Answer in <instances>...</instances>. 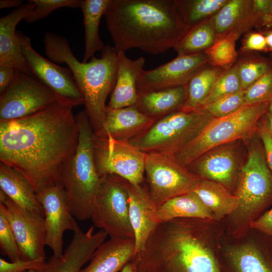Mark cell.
Masks as SVG:
<instances>
[{
    "mask_svg": "<svg viewBox=\"0 0 272 272\" xmlns=\"http://www.w3.org/2000/svg\"><path fill=\"white\" fill-rule=\"evenodd\" d=\"M73 108L58 102L25 117L0 120V161L23 175L36 193L60 183L75 153L79 126Z\"/></svg>",
    "mask_w": 272,
    "mask_h": 272,
    "instance_id": "obj_1",
    "label": "cell"
},
{
    "mask_svg": "<svg viewBox=\"0 0 272 272\" xmlns=\"http://www.w3.org/2000/svg\"><path fill=\"white\" fill-rule=\"evenodd\" d=\"M221 222L179 218L161 222L130 261L138 272H222Z\"/></svg>",
    "mask_w": 272,
    "mask_h": 272,
    "instance_id": "obj_2",
    "label": "cell"
},
{
    "mask_svg": "<svg viewBox=\"0 0 272 272\" xmlns=\"http://www.w3.org/2000/svg\"><path fill=\"white\" fill-rule=\"evenodd\" d=\"M117 52L152 54L174 48L189 29L176 0H111L104 15Z\"/></svg>",
    "mask_w": 272,
    "mask_h": 272,
    "instance_id": "obj_3",
    "label": "cell"
},
{
    "mask_svg": "<svg viewBox=\"0 0 272 272\" xmlns=\"http://www.w3.org/2000/svg\"><path fill=\"white\" fill-rule=\"evenodd\" d=\"M45 53L55 63H65L84 99L85 111L94 133L104 124L106 101L114 87L117 72V52L113 46L105 45L100 58L81 62L74 54L67 39L48 32L44 37Z\"/></svg>",
    "mask_w": 272,
    "mask_h": 272,
    "instance_id": "obj_4",
    "label": "cell"
},
{
    "mask_svg": "<svg viewBox=\"0 0 272 272\" xmlns=\"http://www.w3.org/2000/svg\"><path fill=\"white\" fill-rule=\"evenodd\" d=\"M234 194L238 198V206L221 222L228 235L239 238L247 233L253 222L272 207V173L259 138L249 148Z\"/></svg>",
    "mask_w": 272,
    "mask_h": 272,
    "instance_id": "obj_5",
    "label": "cell"
},
{
    "mask_svg": "<svg viewBox=\"0 0 272 272\" xmlns=\"http://www.w3.org/2000/svg\"><path fill=\"white\" fill-rule=\"evenodd\" d=\"M79 126L75 153L60 178L71 212L77 219H91L99 189L101 178L94 159L93 131L85 110L76 115Z\"/></svg>",
    "mask_w": 272,
    "mask_h": 272,
    "instance_id": "obj_6",
    "label": "cell"
},
{
    "mask_svg": "<svg viewBox=\"0 0 272 272\" xmlns=\"http://www.w3.org/2000/svg\"><path fill=\"white\" fill-rule=\"evenodd\" d=\"M268 102L244 105L234 113L214 118L190 143L174 155L186 167L208 151L257 134L258 124L268 110Z\"/></svg>",
    "mask_w": 272,
    "mask_h": 272,
    "instance_id": "obj_7",
    "label": "cell"
},
{
    "mask_svg": "<svg viewBox=\"0 0 272 272\" xmlns=\"http://www.w3.org/2000/svg\"><path fill=\"white\" fill-rule=\"evenodd\" d=\"M213 117L202 107L177 111L157 119L146 131L128 142L147 154L174 156L194 140Z\"/></svg>",
    "mask_w": 272,
    "mask_h": 272,
    "instance_id": "obj_8",
    "label": "cell"
},
{
    "mask_svg": "<svg viewBox=\"0 0 272 272\" xmlns=\"http://www.w3.org/2000/svg\"><path fill=\"white\" fill-rule=\"evenodd\" d=\"M94 226L110 238L134 239L129 215L127 181L109 174L101 182L91 217Z\"/></svg>",
    "mask_w": 272,
    "mask_h": 272,
    "instance_id": "obj_9",
    "label": "cell"
},
{
    "mask_svg": "<svg viewBox=\"0 0 272 272\" xmlns=\"http://www.w3.org/2000/svg\"><path fill=\"white\" fill-rule=\"evenodd\" d=\"M219 260L222 272H272V239L253 229L239 238L225 233Z\"/></svg>",
    "mask_w": 272,
    "mask_h": 272,
    "instance_id": "obj_10",
    "label": "cell"
},
{
    "mask_svg": "<svg viewBox=\"0 0 272 272\" xmlns=\"http://www.w3.org/2000/svg\"><path fill=\"white\" fill-rule=\"evenodd\" d=\"M145 176L149 194L157 207L169 199L193 191L201 180L173 156L157 153L147 154Z\"/></svg>",
    "mask_w": 272,
    "mask_h": 272,
    "instance_id": "obj_11",
    "label": "cell"
},
{
    "mask_svg": "<svg viewBox=\"0 0 272 272\" xmlns=\"http://www.w3.org/2000/svg\"><path fill=\"white\" fill-rule=\"evenodd\" d=\"M93 148L96 168L100 178L114 174L133 184L144 183L147 153L128 141L94 134Z\"/></svg>",
    "mask_w": 272,
    "mask_h": 272,
    "instance_id": "obj_12",
    "label": "cell"
},
{
    "mask_svg": "<svg viewBox=\"0 0 272 272\" xmlns=\"http://www.w3.org/2000/svg\"><path fill=\"white\" fill-rule=\"evenodd\" d=\"M0 94L1 121L25 117L58 102L64 104L38 79L19 71Z\"/></svg>",
    "mask_w": 272,
    "mask_h": 272,
    "instance_id": "obj_13",
    "label": "cell"
},
{
    "mask_svg": "<svg viewBox=\"0 0 272 272\" xmlns=\"http://www.w3.org/2000/svg\"><path fill=\"white\" fill-rule=\"evenodd\" d=\"M0 208L12 227L22 259L45 261L44 216L21 207L1 190Z\"/></svg>",
    "mask_w": 272,
    "mask_h": 272,
    "instance_id": "obj_14",
    "label": "cell"
},
{
    "mask_svg": "<svg viewBox=\"0 0 272 272\" xmlns=\"http://www.w3.org/2000/svg\"><path fill=\"white\" fill-rule=\"evenodd\" d=\"M21 51L32 75L53 91L64 104L73 107L85 104L84 97L69 68L60 66L37 53L30 38L17 31Z\"/></svg>",
    "mask_w": 272,
    "mask_h": 272,
    "instance_id": "obj_15",
    "label": "cell"
},
{
    "mask_svg": "<svg viewBox=\"0 0 272 272\" xmlns=\"http://www.w3.org/2000/svg\"><path fill=\"white\" fill-rule=\"evenodd\" d=\"M36 194L44 211L45 245L51 249L53 255L60 256L63 253L64 232L73 231L78 225L71 212L64 188L58 183Z\"/></svg>",
    "mask_w": 272,
    "mask_h": 272,
    "instance_id": "obj_16",
    "label": "cell"
},
{
    "mask_svg": "<svg viewBox=\"0 0 272 272\" xmlns=\"http://www.w3.org/2000/svg\"><path fill=\"white\" fill-rule=\"evenodd\" d=\"M208 63L205 52L177 55L157 67L143 70L137 82L138 94L186 85L191 78Z\"/></svg>",
    "mask_w": 272,
    "mask_h": 272,
    "instance_id": "obj_17",
    "label": "cell"
},
{
    "mask_svg": "<svg viewBox=\"0 0 272 272\" xmlns=\"http://www.w3.org/2000/svg\"><path fill=\"white\" fill-rule=\"evenodd\" d=\"M233 144L208 151L186 167L201 179L219 183L234 193L241 168L238 153Z\"/></svg>",
    "mask_w": 272,
    "mask_h": 272,
    "instance_id": "obj_18",
    "label": "cell"
},
{
    "mask_svg": "<svg viewBox=\"0 0 272 272\" xmlns=\"http://www.w3.org/2000/svg\"><path fill=\"white\" fill-rule=\"evenodd\" d=\"M94 227L91 226L84 232L78 225L73 231L71 242L62 254L60 256L52 255L46 261L41 271L80 272L107 236L102 230L94 233Z\"/></svg>",
    "mask_w": 272,
    "mask_h": 272,
    "instance_id": "obj_19",
    "label": "cell"
},
{
    "mask_svg": "<svg viewBox=\"0 0 272 272\" xmlns=\"http://www.w3.org/2000/svg\"><path fill=\"white\" fill-rule=\"evenodd\" d=\"M127 181L129 215L135 241V254L145 246L148 239L161 223L157 206L152 200L146 184Z\"/></svg>",
    "mask_w": 272,
    "mask_h": 272,
    "instance_id": "obj_20",
    "label": "cell"
},
{
    "mask_svg": "<svg viewBox=\"0 0 272 272\" xmlns=\"http://www.w3.org/2000/svg\"><path fill=\"white\" fill-rule=\"evenodd\" d=\"M34 6L32 0H29L0 18V66L11 67L31 76L33 75L21 51L16 28Z\"/></svg>",
    "mask_w": 272,
    "mask_h": 272,
    "instance_id": "obj_21",
    "label": "cell"
},
{
    "mask_svg": "<svg viewBox=\"0 0 272 272\" xmlns=\"http://www.w3.org/2000/svg\"><path fill=\"white\" fill-rule=\"evenodd\" d=\"M157 119L140 111L135 106L119 109L106 106L105 122L99 137L129 141L149 128Z\"/></svg>",
    "mask_w": 272,
    "mask_h": 272,
    "instance_id": "obj_22",
    "label": "cell"
},
{
    "mask_svg": "<svg viewBox=\"0 0 272 272\" xmlns=\"http://www.w3.org/2000/svg\"><path fill=\"white\" fill-rule=\"evenodd\" d=\"M145 63L142 56L132 60L124 52H117L116 82L107 105L108 108L119 109L137 104L139 98L137 84Z\"/></svg>",
    "mask_w": 272,
    "mask_h": 272,
    "instance_id": "obj_23",
    "label": "cell"
},
{
    "mask_svg": "<svg viewBox=\"0 0 272 272\" xmlns=\"http://www.w3.org/2000/svg\"><path fill=\"white\" fill-rule=\"evenodd\" d=\"M134 255V239L110 238L98 247L80 272H120Z\"/></svg>",
    "mask_w": 272,
    "mask_h": 272,
    "instance_id": "obj_24",
    "label": "cell"
},
{
    "mask_svg": "<svg viewBox=\"0 0 272 272\" xmlns=\"http://www.w3.org/2000/svg\"><path fill=\"white\" fill-rule=\"evenodd\" d=\"M253 0H228L213 17L217 36L233 33L240 37L255 27Z\"/></svg>",
    "mask_w": 272,
    "mask_h": 272,
    "instance_id": "obj_25",
    "label": "cell"
},
{
    "mask_svg": "<svg viewBox=\"0 0 272 272\" xmlns=\"http://www.w3.org/2000/svg\"><path fill=\"white\" fill-rule=\"evenodd\" d=\"M187 97V85L143 93L135 106L143 113L158 119L181 110Z\"/></svg>",
    "mask_w": 272,
    "mask_h": 272,
    "instance_id": "obj_26",
    "label": "cell"
},
{
    "mask_svg": "<svg viewBox=\"0 0 272 272\" xmlns=\"http://www.w3.org/2000/svg\"><path fill=\"white\" fill-rule=\"evenodd\" d=\"M1 189L21 207L44 216L42 205L28 180L20 172L0 163Z\"/></svg>",
    "mask_w": 272,
    "mask_h": 272,
    "instance_id": "obj_27",
    "label": "cell"
},
{
    "mask_svg": "<svg viewBox=\"0 0 272 272\" xmlns=\"http://www.w3.org/2000/svg\"><path fill=\"white\" fill-rule=\"evenodd\" d=\"M193 191L211 213L213 219L221 222L238 207V197L222 184L201 179Z\"/></svg>",
    "mask_w": 272,
    "mask_h": 272,
    "instance_id": "obj_28",
    "label": "cell"
},
{
    "mask_svg": "<svg viewBox=\"0 0 272 272\" xmlns=\"http://www.w3.org/2000/svg\"><path fill=\"white\" fill-rule=\"evenodd\" d=\"M111 0H82L81 8L85 28V52L83 62H86L102 50L104 44L99 36L100 21Z\"/></svg>",
    "mask_w": 272,
    "mask_h": 272,
    "instance_id": "obj_29",
    "label": "cell"
},
{
    "mask_svg": "<svg viewBox=\"0 0 272 272\" xmlns=\"http://www.w3.org/2000/svg\"><path fill=\"white\" fill-rule=\"evenodd\" d=\"M157 214L160 222L179 218L214 220L210 211L194 191L166 201L157 207Z\"/></svg>",
    "mask_w": 272,
    "mask_h": 272,
    "instance_id": "obj_30",
    "label": "cell"
},
{
    "mask_svg": "<svg viewBox=\"0 0 272 272\" xmlns=\"http://www.w3.org/2000/svg\"><path fill=\"white\" fill-rule=\"evenodd\" d=\"M209 62L187 84V97L181 111L188 112L201 107L216 82L226 71Z\"/></svg>",
    "mask_w": 272,
    "mask_h": 272,
    "instance_id": "obj_31",
    "label": "cell"
},
{
    "mask_svg": "<svg viewBox=\"0 0 272 272\" xmlns=\"http://www.w3.org/2000/svg\"><path fill=\"white\" fill-rule=\"evenodd\" d=\"M216 36L212 18L189 28L173 49L178 55L205 52L214 44Z\"/></svg>",
    "mask_w": 272,
    "mask_h": 272,
    "instance_id": "obj_32",
    "label": "cell"
},
{
    "mask_svg": "<svg viewBox=\"0 0 272 272\" xmlns=\"http://www.w3.org/2000/svg\"><path fill=\"white\" fill-rule=\"evenodd\" d=\"M236 64L243 91L272 69V61L269 57L254 52H239Z\"/></svg>",
    "mask_w": 272,
    "mask_h": 272,
    "instance_id": "obj_33",
    "label": "cell"
},
{
    "mask_svg": "<svg viewBox=\"0 0 272 272\" xmlns=\"http://www.w3.org/2000/svg\"><path fill=\"white\" fill-rule=\"evenodd\" d=\"M228 0H176L182 17L189 27L212 18Z\"/></svg>",
    "mask_w": 272,
    "mask_h": 272,
    "instance_id": "obj_34",
    "label": "cell"
},
{
    "mask_svg": "<svg viewBox=\"0 0 272 272\" xmlns=\"http://www.w3.org/2000/svg\"><path fill=\"white\" fill-rule=\"evenodd\" d=\"M239 38L233 33L217 36L214 44L205 51L209 63L225 70L231 68L238 59L236 43Z\"/></svg>",
    "mask_w": 272,
    "mask_h": 272,
    "instance_id": "obj_35",
    "label": "cell"
},
{
    "mask_svg": "<svg viewBox=\"0 0 272 272\" xmlns=\"http://www.w3.org/2000/svg\"><path fill=\"white\" fill-rule=\"evenodd\" d=\"M241 89L236 63L226 70L219 77L201 107L225 96L235 93Z\"/></svg>",
    "mask_w": 272,
    "mask_h": 272,
    "instance_id": "obj_36",
    "label": "cell"
},
{
    "mask_svg": "<svg viewBox=\"0 0 272 272\" xmlns=\"http://www.w3.org/2000/svg\"><path fill=\"white\" fill-rule=\"evenodd\" d=\"M244 93L245 91H239L219 98L201 107L216 118L228 116L244 105Z\"/></svg>",
    "mask_w": 272,
    "mask_h": 272,
    "instance_id": "obj_37",
    "label": "cell"
},
{
    "mask_svg": "<svg viewBox=\"0 0 272 272\" xmlns=\"http://www.w3.org/2000/svg\"><path fill=\"white\" fill-rule=\"evenodd\" d=\"M34 6L24 20L27 23L35 22L45 18L57 9L68 7L81 8L82 0H32Z\"/></svg>",
    "mask_w": 272,
    "mask_h": 272,
    "instance_id": "obj_38",
    "label": "cell"
},
{
    "mask_svg": "<svg viewBox=\"0 0 272 272\" xmlns=\"http://www.w3.org/2000/svg\"><path fill=\"white\" fill-rule=\"evenodd\" d=\"M272 97V69L247 88L244 105L268 102Z\"/></svg>",
    "mask_w": 272,
    "mask_h": 272,
    "instance_id": "obj_39",
    "label": "cell"
},
{
    "mask_svg": "<svg viewBox=\"0 0 272 272\" xmlns=\"http://www.w3.org/2000/svg\"><path fill=\"white\" fill-rule=\"evenodd\" d=\"M0 245L3 253L11 261L22 259L14 233L1 208H0Z\"/></svg>",
    "mask_w": 272,
    "mask_h": 272,
    "instance_id": "obj_40",
    "label": "cell"
},
{
    "mask_svg": "<svg viewBox=\"0 0 272 272\" xmlns=\"http://www.w3.org/2000/svg\"><path fill=\"white\" fill-rule=\"evenodd\" d=\"M272 0H253V13L256 28H272L271 6Z\"/></svg>",
    "mask_w": 272,
    "mask_h": 272,
    "instance_id": "obj_41",
    "label": "cell"
},
{
    "mask_svg": "<svg viewBox=\"0 0 272 272\" xmlns=\"http://www.w3.org/2000/svg\"><path fill=\"white\" fill-rule=\"evenodd\" d=\"M239 52H268L265 38L261 30H250L245 33Z\"/></svg>",
    "mask_w": 272,
    "mask_h": 272,
    "instance_id": "obj_42",
    "label": "cell"
},
{
    "mask_svg": "<svg viewBox=\"0 0 272 272\" xmlns=\"http://www.w3.org/2000/svg\"><path fill=\"white\" fill-rule=\"evenodd\" d=\"M46 261H29L21 259L10 262L1 258L0 272H22L32 269L41 270Z\"/></svg>",
    "mask_w": 272,
    "mask_h": 272,
    "instance_id": "obj_43",
    "label": "cell"
},
{
    "mask_svg": "<svg viewBox=\"0 0 272 272\" xmlns=\"http://www.w3.org/2000/svg\"><path fill=\"white\" fill-rule=\"evenodd\" d=\"M265 115L258 123L257 134L262 143L265 160L272 173V137L268 127Z\"/></svg>",
    "mask_w": 272,
    "mask_h": 272,
    "instance_id": "obj_44",
    "label": "cell"
},
{
    "mask_svg": "<svg viewBox=\"0 0 272 272\" xmlns=\"http://www.w3.org/2000/svg\"><path fill=\"white\" fill-rule=\"evenodd\" d=\"M250 229L257 230L272 239V207L253 222Z\"/></svg>",
    "mask_w": 272,
    "mask_h": 272,
    "instance_id": "obj_45",
    "label": "cell"
},
{
    "mask_svg": "<svg viewBox=\"0 0 272 272\" xmlns=\"http://www.w3.org/2000/svg\"><path fill=\"white\" fill-rule=\"evenodd\" d=\"M17 71L11 67L0 66V94L2 93L12 82Z\"/></svg>",
    "mask_w": 272,
    "mask_h": 272,
    "instance_id": "obj_46",
    "label": "cell"
},
{
    "mask_svg": "<svg viewBox=\"0 0 272 272\" xmlns=\"http://www.w3.org/2000/svg\"><path fill=\"white\" fill-rule=\"evenodd\" d=\"M23 5L21 0H1L0 9L16 8H17Z\"/></svg>",
    "mask_w": 272,
    "mask_h": 272,
    "instance_id": "obj_47",
    "label": "cell"
},
{
    "mask_svg": "<svg viewBox=\"0 0 272 272\" xmlns=\"http://www.w3.org/2000/svg\"><path fill=\"white\" fill-rule=\"evenodd\" d=\"M264 35L268 52H272V28L261 30Z\"/></svg>",
    "mask_w": 272,
    "mask_h": 272,
    "instance_id": "obj_48",
    "label": "cell"
},
{
    "mask_svg": "<svg viewBox=\"0 0 272 272\" xmlns=\"http://www.w3.org/2000/svg\"><path fill=\"white\" fill-rule=\"evenodd\" d=\"M120 272H138L133 263L130 261L127 263Z\"/></svg>",
    "mask_w": 272,
    "mask_h": 272,
    "instance_id": "obj_49",
    "label": "cell"
},
{
    "mask_svg": "<svg viewBox=\"0 0 272 272\" xmlns=\"http://www.w3.org/2000/svg\"><path fill=\"white\" fill-rule=\"evenodd\" d=\"M265 117L269 130L272 137V114L267 112L265 115Z\"/></svg>",
    "mask_w": 272,
    "mask_h": 272,
    "instance_id": "obj_50",
    "label": "cell"
},
{
    "mask_svg": "<svg viewBox=\"0 0 272 272\" xmlns=\"http://www.w3.org/2000/svg\"><path fill=\"white\" fill-rule=\"evenodd\" d=\"M267 112L272 114V97L268 101V106Z\"/></svg>",
    "mask_w": 272,
    "mask_h": 272,
    "instance_id": "obj_51",
    "label": "cell"
},
{
    "mask_svg": "<svg viewBox=\"0 0 272 272\" xmlns=\"http://www.w3.org/2000/svg\"><path fill=\"white\" fill-rule=\"evenodd\" d=\"M22 272H41V270L36 269H32L30 270H28L26 271H22Z\"/></svg>",
    "mask_w": 272,
    "mask_h": 272,
    "instance_id": "obj_52",
    "label": "cell"
},
{
    "mask_svg": "<svg viewBox=\"0 0 272 272\" xmlns=\"http://www.w3.org/2000/svg\"><path fill=\"white\" fill-rule=\"evenodd\" d=\"M270 15H271V24H272V2H271V6Z\"/></svg>",
    "mask_w": 272,
    "mask_h": 272,
    "instance_id": "obj_53",
    "label": "cell"
},
{
    "mask_svg": "<svg viewBox=\"0 0 272 272\" xmlns=\"http://www.w3.org/2000/svg\"><path fill=\"white\" fill-rule=\"evenodd\" d=\"M269 58L272 61V52H269Z\"/></svg>",
    "mask_w": 272,
    "mask_h": 272,
    "instance_id": "obj_54",
    "label": "cell"
}]
</instances>
